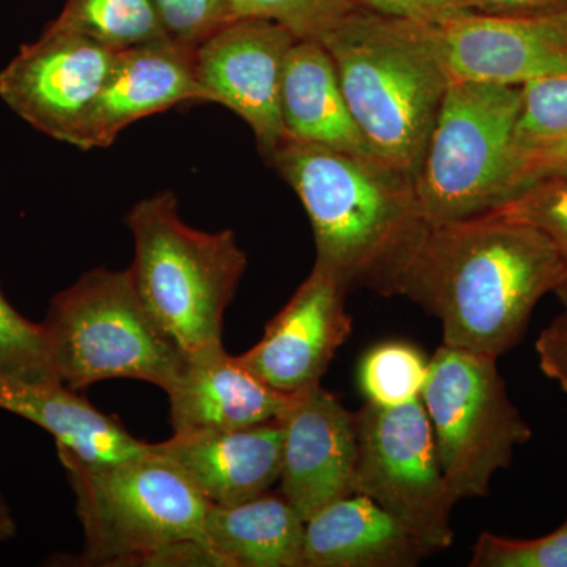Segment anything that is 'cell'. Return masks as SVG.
<instances>
[{
	"label": "cell",
	"mask_w": 567,
	"mask_h": 567,
	"mask_svg": "<svg viewBox=\"0 0 567 567\" xmlns=\"http://www.w3.org/2000/svg\"><path fill=\"white\" fill-rule=\"evenodd\" d=\"M194 51L171 40L117 51L81 151L110 147L132 123L178 104L210 103L197 80Z\"/></svg>",
	"instance_id": "15"
},
{
	"label": "cell",
	"mask_w": 567,
	"mask_h": 567,
	"mask_svg": "<svg viewBox=\"0 0 567 567\" xmlns=\"http://www.w3.org/2000/svg\"><path fill=\"white\" fill-rule=\"evenodd\" d=\"M136 566L186 567L213 566L230 567L229 561L215 550L205 539H178L152 550L137 561Z\"/></svg>",
	"instance_id": "32"
},
{
	"label": "cell",
	"mask_w": 567,
	"mask_h": 567,
	"mask_svg": "<svg viewBox=\"0 0 567 567\" xmlns=\"http://www.w3.org/2000/svg\"><path fill=\"white\" fill-rule=\"evenodd\" d=\"M0 409L50 432L61 461L84 468H111L148 451V443L62 383L39 385L0 377Z\"/></svg>",
	"instance_id": "18"
},
{
	"label": "cell",
	"mask_w": 567,
	"mask_h": 567,
	"mask_svg": "<svg viewBox=\"0 0 567 567\" xmlns=\"http://www.w3.org/2000/svg\"><path fill=\"white\" fill-rule=\"evenodd\" d=\"M427 557L374 499L352 494L306 522L305 567H413Z\"/></svg>",
	"instance_id": "19"
},
{
	"label": "cell",
	"mask_w": 567,
	"mask_h": 567,
	"mask_svg": "<svg viewBox=\"0 0 567 567\" xmlns=\"http://www.w3.org/2000/svg\"><path fill=\"white\" fill-rule=\"evenodd\" d=\"M292 33L276 22L238 18L194 51L197 80L212 104L235 112L256 137L267 159L287 134L281 117V85Z\"/></svg>",
	"instance_id": "11"
},
{
	"label": "cell",
	"mask_w": 567,
	"mask_h": 567,
	"mask_svg": "<svg viewBox=\"0 0 567 567\" xmlns=\"http://www.w3.org/2000/svg\"><path fill=\"white\" fill-rule=\"evenodd\" d=\"M535 349L540 371L567 393V322L557 317L537 336Z\"/></svg>",
	"instance_id": "33"
},
{
	"label": "cell",
	"mask_w": 567,
	"mask_h": 567,
	"mask_svg": "<svg viewBox=\"0 0 567 567\" xmlns=\"http://www.w3.org/2000/svg\"><path fill=\"white\" fill-rule=\"evenodd\" d=\"M235 20L252 18L276 22L295 39L322 41L347 14L352 13L358 0H230Z\"/></svg>",
	"instance_id": "26"
},
{
	"label": "cell",
	"mask_w": 567,
	"mask_h": 567,
	"mask_svg": "<svg viewBox=\"0 0 567 567\" xmlns=\"http://www.w3.org/2000/svg\"><path fill=\"white\" fill-rule=\"evenodd\" d=\"M566 282L565 260L546 234L484 213L429 224L394 297L436 317L443 344L498 360L520 344L536 305Z\"/></svg>",
	"instance_id": "1"
},
{
	"label": "cell",
	"mask_w": 567,
	"mask_h": 567,
	"mask_svg": "<svg viewBox=\"0 0 567 567\" xmlns=\"http://www.w3.org/2000/svg\"><path fill=\"white\" fill-rule=\"evenodd\" d=\"M284 425L281 495L305 522L353 494L357 416L317 385L293 394Z\"/></svg>",
	"instance_id": "14"
},
{
	"label": "cell",
	"mask_w": 567,
	"mask_h": 567,
	"mask_svg": "<svg viewBox=\"0 0 567 567\" xmlns=\"http://www.w3.org/2000/svg\"><path fill=\"white\" fill-rule=\"evenodd\" d=\"M518 91L520 102L513 132L511 171L524 153L567 140V71L537 78L520 85Z\"/></svg>",
	"instance_id": "24"
},
{
	"label": "cell",
	"mask_w": 567,
	"mask_h": 567,
	"mask_svg": "<svg viewBox=\"0 0 567 567\" xmlns=\"http://www.w3.org/2000/svg\"><path fill=\"white\" fill-rule=\"evenodd\" d=\"M365 9L405 18V20L443 24L472 13L462 0H358Z\"/></svg>",
	"instance_id": "31"
},
{
	"label": "cell",
	"mask_w": 567,
	"mask_h": 567,
	"mask_svg": "<svg viewBox=\"0 0 567 567\" xmlns=\"http://www.w3.org/2000/svg\"><path fill=\"white\" fill-rule=\"evenodd\" d=\"M155 6L167 37L192 50L235 20L230 0H155Z\"/></svg>",
	"instance_id": "29"
},
{
	"label": "cell",
	"mask_w": 567,
	"mask_h": 567,
	"mask_svg": "<svg viewBox=\"0 0 567 567\" xmlns=\"http://www.w3.org/2000/svg\"><path fill=\"white\" fill-rule=\"evenodd\" d=\"M17 533L13 517H11L10 507L7 506L6 499L0 496V540L10 539Z\"/></svg>",
	"instance_id": "35"
},
{
	"label": "cell",
	"mask_w": 567,
	"mask_h": 567,
	"mask_svg": "<svg viewBox=\"0 0 567 567\" xmlns=\"http://www.w3.org/2000/svg\"><path fill=\"white\" fill-rule=\"evenodd\" d=\"M487 215L536 227L557 246L567 268V178L533 183L506 203L488 210ZM558 297L566 309L567 282Z\"/></svg>",
	"instance_id": "27"
},
{
	"label": "cell",
	"mask_w": 567,
	"mask_h": 567,
	"mask_svg": "<svg viewBox=\"0 0 567 567\" xmlns=\"http://www.w3.org/2000/svg\"><path fill=\"white\" fill-rule=\"evenodd\" d=\"M306 522L281 494L208 506L204 539L230 567H305Z\"/></svg>",
	"instance_id": "21"
},
{
	"label": "cell",
	"mask_w": 567,
	"mask_h": 567,
	"mask_svg": "<svg viewBox=\"0 0 567 567\" xmlns=\"http://www.w3.org/2000/svg\"><path fill=\"white\" fill-rule=\"evenodd\" d=\"M41 324L54 374L74 391L110 379L167 391L185 363V350L153 317L132 268L82 275L52 298Z\"/></svg>",
	"instance_id": "5"
},
{
	"label": "cell",
	"mask_w": 567,
	"mask_h": 567,
	"mask_svg": "<svg viewBox=\"0 0 567 567\" xmlns=\"http://www.w3.org/2000/svg\"><path fill=\"white\" fill-rule=\"evenodd\" d=\"M427 374L429 360L416 347L386 342L364 354L358 382L365 401L395 406L421 399Z\"/></svg>",
	"instance_id": "23"
},
{
	"label": "cell",
	"mask_w": 567,
	"mask_h": 567,
	"mask_svg": "<svg viewBox=\"0 0 567 567\" xmlns=\"http://www.w3.org/2000/svg\"><path fill=\"white\" fill-rule=\"evenodd\" d=\"M423 404L436 456L458 502L484 498L498 470L533 436L495 358L442 344L429 360Z\"/></svg>",
	"instance_id": "8"
},
{
	"label": "cell",
	"mask_w": 567,
	"mask_h": 567,
	"mask_svg": "<svg viewBox=\"0 0 567 567\" xmlns=\"http://www.w3.org/2000/svg\"><path fill=\"white\" fill-rule=\"evenodd\" d=\"M357 416L353 494L374 499L417 540L424 554L453 546L458 502L440 466L423 399L395 406L365 401Z\"/></svg>",
	"instance_id": "9"
},
{
	"label": "cell",
	"mask_w": 567,
	"mask_h": 567,
	"mask_svg": "<svg viewBox=\"0 0 567 567\" xmlns=\"http://www.w3.org/2000/svg\"><path fill=\"white\" fill-rule=\"evenodd\" d=\"M174 434L230 431L281 420L293 395L265 385L223 342L186 353L166 391Z\"/></svg>",
	"instance_id": "17"
},
{
	"label": "cell",
	"mask_w": 567,
	"mask_h": 567,
	"mask_svg": "<svg viewBox=\"0 0 567 567\" xmlns=\"http://www.w3.org/2000/svg\"><path fill=\"white\" fill-rule=\"evenodd\" d=\"M320 43L333 58L365 144L415 181L450 87L435 24L358 6Z\"/></svg>",
	"instance_id": "3"
},
{
	"label": "cell",
	"mask_w": 567,
	"mask_h": 567,
	"mask_svg": "<svg viewBox=\"0 0 567 567\" xmlns=\"http://www.w3.org/2000/svg\"><path fill=\"white\" fill-rule=\"evenodd\" d=\"M518 102V87L451 81L413 181L427 224L475 218L505 203Z\"/></svg>",
	"instance_id": "6"
},
{
	"label": "cell",
	"mask_w": 567,
	"mask_h": 567,
	"mask_svg": "<svg viewBox=\"0 0 567 567\" xmlns=\"http://www.w3.org/2000/svg\"><path fill=\"white\" fill-rule=\"evenodd\" d=\"M558 317L559 319L565 320V322H567V308L565 309V311H563V315H559Z\"/></svg>",
	"instance_id": "36"
},
{
	"label": "cell",
	"mask_w": 567,
	"mask_h": 567,
	"mask_svg": "<svg viewBox=\"0 0 567 567\" xmlns=\"http://www.w3.org/2000/svg\"><path fill=\"white\" fill-rule=\"evenodd\" d=\"M473 13L494 17H550L567 13V0H462Z\"/></svg>",
	"instance_id": "34"
},
{
	"label": "cell",
	"mask_w": 567,
	"mask_h": 567,
	"mask_svg": "<svg viewBox=\"0 0 567 567\" xmlns=\"http://www.w3.org/2000/svg\"><path fill=\"white\" fill-rule=\"evenodd\" d=\"M84 529L85 566H136L144 555L178 539H204L210 503L171 462L147 454L111 468L62 462Z\"/></svg>",
	"instance_id": "7"
},
{
	"label": "cell",
	"mask_w": 567,
	"mask_h": 567,
	"mask_svg": "<svg viewBox=\"0 0 567 567\" xmlns=\"http://www.w3.org/2000/svg\"><path fill=\"white\" fill-rule=\"evenodd\" d=\"M349 289L312 267L286 306L265 327L262 339L240 354L254 375L293 395L320 385L336 352L352 334L346 309Z\"/></svg>",
	"instance_id": "12"
},
{
	"label": "cell",
	"mask_w": 567,
	"mask_h": 567,
	"mask_svg": "<svg viewBox=\"0 0 567 567\" xmlns=\"http://www.w3.org/2000/svg\"><path fill=\"white\" fill-rule=\"evenodd\" d=\"M548 178H567V140L518 156L511 171L507 199L533 183Z\"/></svg>",
	"instance_id": "30"
},
{
	"label": "cell",
	"mask_w": 567,
	"mask_h": 567,
	"mask_svg": "<svg viewBox=\"0 0 567 567\" xmlns=\"http://www.w3.org/2000/svg\"><path fill=\"white\" fill-rule=\"evenodd\" d=\"M50 28L82 33L114 51L171 40L155 0H66Z\"/></svg>",
	"instance_id": "22"
},
{
	"label": "cell",
	"mask_w": 567,
	"mask_h": 567,
	"mask_svg": "<svg viewBox=\"0 0 567 567\" xmlns=\"http://www.w3.org/2000/svg\"><path fill=\"white\" fill-rule=\"evenodd\" d=\"M472 567H567V517L555 532L513 539L483 532L473 546Z\"/></svg>",
	"instance_id": "28"
},
{
	"label": "cell",
	"mask_w": 567,
	"mask_h": 567,
	"mask_svg": "<svg viewBox=\"0 0 567 567\" xmlns=\"http://www.w3.org/2000/svg\"><path fill=\"white\" fill-rule=\"evenodd\" d=\"M125 223L134 281L167 334L186 353L223 342L224 315L248 265L233 230L188 226L171 192L140 200Z\"/></svg>",
	"instance_id": "4"
},
{
	"label": "cell",
	"mask_w": 567,
	"mask_h": 567,
	"mask_svg": "<svg viewBox=\"0 0 567 567\" xmlns=\"http://www.w3.org/2000/svg\"><path fill=\"white\" fill-rule=\"evenodd\" d=\"M281 420L230 431L173 434L148 443L171 462L210 505L233 506L267 494L282 468Z\"/></svg>",
	"instance_id": "16"
},
{
	"label": "cell",
	"mask_w": 567,
	"mask_h": 567,
	"mask_svg": "<svg viewBox=\"0 0 567 567\" xmlns=\"http://www.w3.org/2000/svg\"><path fill=\"white\" fill-rule=\"evenodd\" d=\"M117 51L48 25L0 71V99L52 140L80 148Z\"/></svg>",
	"instance_id": "10"
},
{
	"label": "cell",
	"mask_w": 567,
	"mask_h": 567,
	"mask_svg": "<svg viewBox=\"0 0 567 567\" xmlns=\"http://www.w3.org/2000/svg\"><path fill=\"white\" fill-rule=\"evenodd\" d=\"M0 377L20 382L61 383L52 369L43 324L21 316L0 287Z\"/></svg>",
	"instance_id": "25"
},
{
	"label": "cell",
	"mask_w": 567,
	"mask_h": 567,
	"mask_svg": "<svg viewBox=\"0 0 567 567\" xmlns=\"http://www.w3.org/2000/svg\"><path fill=\"white\" fill-rule=\"evenodd\" d=\"M451 78L520 87L567 71V13L494 17L468 13L435 24Z\"/></svg>",
	"instance_id": "13"
},
{
	"label": "cell",
	"mask_w": 567,
	"mask_h": 567,
	"mask_svg": "<svg viewBox=\"0 0 567 567\" xmlns=\"http://www.w3.org/2000/svg\"><path fill=\"white\" fill-rule=\"evenodd\" d=\"M265 162L305 207L315 267L349 290L394 297L398 276L429 226L412 178L372 156L290 137Z\"/></svg>",
	"instance_id": "2"
},
{
	"label": "cell",
	"mask_w": 567,
	"mask_h": 567,
	"mask_svg": "<svg viewBox=\"0 0 567 567\" xmlns=\"http://www.w3.org/2000/svg\"><path fill=\"white\" fill-rule=\"evenodd\" d=\"M281 117L290 140L377 158L354 122L333 58L320 41L297 40L290 48L284 65Z\"/></svg>",
	"instance_id": "20"
}]
</instances>
